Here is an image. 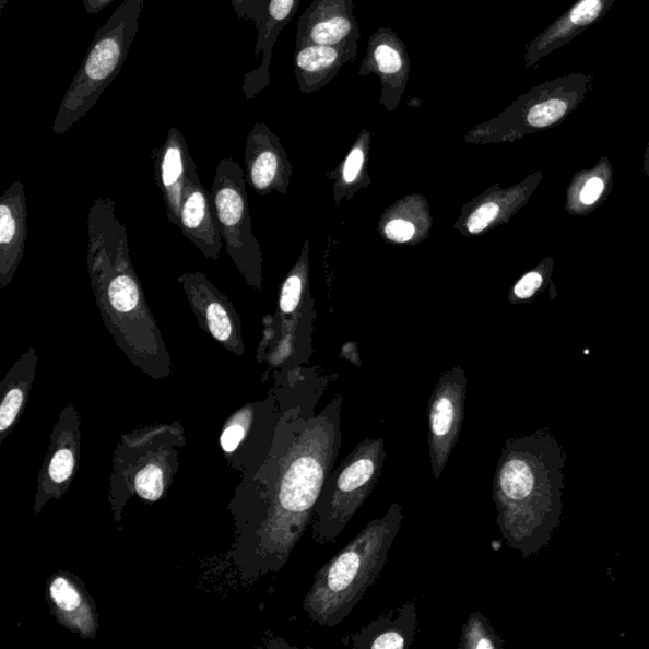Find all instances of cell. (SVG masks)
<instances>
[{"label":"cell","instance_id":"1","mask_svg":"<svg viewBox=\"0 0 649 649\" xmlns=\"http://www.w3.org/2000/svg\"><path fill=\"white\" fill-rule=\"evenodd\" d=\"M86 267L94 299L109 335L129 357L142 364L168 362L163 334L149 307L144 287L132 264L126 225L113 198L91 205Z\"/></svg>","mask_w":649,"mask_h":649},{"label":"cell","instance_id":"2","mask_svg":"<svg viewBox=\"0 0 649 649\" xmlns=\"http://www.w3.org/2000/svg\"><path fill=\"white\" fill-rule=\"evenodd\" d=\"M402 508L392 504L315 576L305 609L322 627L343 623L376 582L402 524Z\"/></svg>","mask_w":649,"mask_h":649},{"label":"cell","instance_id":"3","mask_svg":"<svg viewBox=\"0 0 649 649\" xmlns=\"http://www.w3.org/2000/svg\"><path fill=\"white\" fill-rule=\"evenodd\" d=\"M144 0H125L94 37L88 55L71 83L52 126L64 134L96 105L120 73L138 34Z\"/></svg>","mask_w":649,"mask_h":649},{"label":"cell","instance_id":"4","mask_svg":"<svg viewBox=\"0 0 649 649\" xmlns=\"http://www.w3.org/2000/svg\"><path fill=\"white\" fill-rule=\"evenodd\" d=\"M385 459V440L366 439L332 470L324 481L312 514L316 542H334L344 532L355 514L374 493L384 471Z\"/></svg>","mask_w":649,"mask_h":649},{"label":"cell","instance_id":"5","mask_svg":"<svg viewBox=\"0 0 649 649\" xmlns=\"http://www.w3.org/2000/svg\"><path fill=\"white\" fill-rule=\"evenodd\" d=\"M212 197L229 259L250 286L260 288L261 256L252 235L244 170L232 156L217 164Z\"/></svg>","mask_w":649,"mask_h":649},{"label":"cell","instance_id":"6","mask_svg":"<svg viewBox=\"0 0 649 649\" xmlns=\"http://www.w3.org/2000/svg\"><path fill=\"white\" fill-rule=\"evenodd\" d=\"M200 328L227 351L244 353L243 324L232 300L200 271H186L177 280Z\"/></svg>","mask_w":649,"mask_h":649},{"label":"cell","instance_id":"7","mask_svg":"<svg viewBox=\"0 0 649 649\" xmlns=\"http://www.w3.org/2000/svg\"><path fill=\"white\" fill-rule=\"evenodd\" d=\"M361 76L377 75L381 83V103L392 110L405 93L411 75V60L405 43L390 27H381L368 39Z\"/></svg>","mask_w":649,"mask_h":649},{"label":"cell","instance_id":"8","mask_svg":"<svg viewBox=\"0 0 649 649\" xmlns=\"http://www.w3.org/2000/svg\"><path fill=\"white\" fill-rule=\"evenodd\" d=\"M179 229L203 257L219 260L224 240L220 233L215 202L198 177L193 157L188 163Z\"/></svg>","mask_w":649,"mask_h":649},{"label":"cell","instance_id":"9","mask_svg":"<svg viewBox=\"0 0 649 649\" xmlns=\"http://www.w3.org/2000/svg\"><path fill=\"white\" fill-rule=\"evenodd\" d=\"M361 38L353 0H314L299 17L296 50L311 45L359 43Z\"/></svg>","mask_w":649,"mask_h":649},{"label":"cell","instance_id":"10","mask_svg":"<svg viewBox=\"0 0 649 649\" xmlns=\"http://www.w3.org/2000/svg\"><path fill=\"white\" fill-rule=\"evenodd\" d=\"M464 391L452 385L440 387L429 405V449L432 474L439 479L462 430Z\"/></svg>","mask_w":649,"mask_h":649},{"label":"cell","instance_id":"11","mask_svg":"<svg viewBox=\"0 0 649 649\" xmlns=\"http://www.w3.org/2000/svg\"><path fill=\"white\" fill-rule=\"evenodd\" d=\"M28 211L25 185L14 181L0 198V287L7 288L25 256Z\"/></svg>","mask_w":649,"mask_h":649},{"label":"cell","instance_id":"12","mask_svg":"<svg viewBox=\"0 0 649 649\" xmlns=\"http://www.w3.org/2000/svg\"><path fill=\"white\" fill-rule=\"evenodd\" d=\"M191 154L186 140L176 128L170 129L164 145L153 154L154 179L161 188L166 217L174 226L180 227L181 197Z\"/></svg>","mask_w":649,"mask_h":649},{"label":"cell","instance_id":"13","mask_svg":"<svg viewBox=\"0 0 649 649\" xmlns=\"http://www.w3.org/2000/svg\"><path fill=\"white\" fill-rule=\"evenodd\" d=\"M359 43L311 45L296 51L295 74L304 93L320 91L358 57Z\"/></svg>","mask_w":649,"mask_h":649},{"label":"cell","instance_id":"14","mask_svg":"<svg viewBox=\"0 0 649 649\" xmlns=\"http://www.w3.org/2000/svg\"><path fill=\"white\" fill-rule=\"evenodd\" d=\"M614 0H580L571 10L553 25L538 36L532 44L528 46L524 61L526 67L530 68L541 61L548 54L558 49L562 45L571 42V39L582 33L585 28L592 25L593 22L601 19L607 8Z\"/></svg>","mask_w":649,"mask_h":649},{"label":"cell","instance_id":"15","mask_svg":"<svg viewBox=\"0 0 649 649\" xmlns=\"http://www.w3.org/2000/svg\"><path fill=\"white\" fill-rule=\"evenodd\" d=\"M417 624L414 604H408L377 617L358 635L353 636V648L403 649L413 644Z\"/></svg>","mask_w":649,"mask_h":649},{"label":"cell","instance_id":"16","mask_svg":"<svg viewBox=\"0 0 649 649\" xmlns=\"http://www.w3.org/2000/svg\"><path fill=\"white\" fill-rule=\"evenodd\" d=\"M247 179L259 193L268 192L280 177L281 156L272 144L271 133L266 126L257 125L245 148Z\"/></svg>","mask_w":649,"mask_h":649},{"label":"cell","instance_id":"17","mask_svg":"<svg viewBox=\"0 0 649 649\" xmlns=\"http://www.w3.org/2000/svg\"><path fill=\"white\" fill-rule=\"evenodd\" d=\"M300 2L303 0H269L259 42V51L264 52V61L260 70L264 74L266 83L269 79V64H271L276 37L298 11Z\"/></svg>","mask_w":649,"mask_h":649},{"label":"cell","instance_id":"18","mask_svg":"<svg viewBox=\"0 0 649 649\" xmlns=\"http://www.w3.org/2000/svg\"><path fill=\"white\" fill-rule=\"evenodd\" d=\"M527 94L526 121L535 129L548 128L567 114V102L558 97H544V93L532 91Z\"/></svg>","mask_w":649,"mask_h":649},{"label":"cell","instance_id":"19","mask_svg":"<svg viewBox=\"0 0 649 649\" xmlns=\"http://www.w3.org/2000/svg\"><path fill=\"white\" fill-rule=\"evenodd\" d=\"M464 649H495L500 647L484 615L474 613L464 624L461 645Z\"/></svg>","mask_w":649,"mask_h":649},{"label":"cell","instance_id":"20","mask_svg":"<svg viewBox=\"0 0 649 649\" xmlns=\"http://www.w3.org/2000/svg\"><path fill=\"white\" fill-rule=\"evenodd\" d=\"M137 489L141 497L156 502L163 493V472L160 467L148 465L137 477Z\"/></svg>","mask_w":649,"mask_h":649},{"label":"cell","instance_id":"21","mask_svg":"<svg viewBox=\"0 0 649 649\" xmlns=\"http://www.w3.org/2000/svg\"><path fill=\"white\" fill-rule=\"evenodd\" d=\"M51 597L62 611L73 612L81 605V597L66 579L59 577L51 585Z\"/></svg>","mask_w":649,"mask_h":649},{"label":"cell","instance_id":"22","mask_svg":"<svg viewBox=\"0 0 649 649\" xmlns=\"http://www.w3.org/2000/svg\"><path fill=\"white\" fill-rule=\"evenodd\" d=\"M300 293H303V281H300L298 275L288 276L287 281L283 284L280 298V308L284 315H291L296 311L299 305Z\"/></svg>","mask_w":649,"mask_h":649},{"label":"cell","instance_id":"23","mask_svg":"<svg viewBox=\"0 0 649 649\" xmlns=\"http://www.w3.org/2000/svg\"><path fill=\"white\" fill-rule=\"evenodd\" d=\"M22 402L23 392L20 387H14L5 394L2 409H0V430L4 432L13 424L15 416L19 415Z\"/></svg>","mask_w":649,"mask_h":649},{"label":"cell","instance_id":"24","mask_svg":"<svg viewBox=\"0 0 649 649\" xmlns=\"http://www.w3.org/2000/svg\"><path fill=\"white\" fill-rule=\"evenodd\" d=\"M74 470V456L68 449H61L57 455L54 456L50 464V476L61 484L67 481Z\"/></svg>","mask_w":649,"mask_h":649},{"label":"cell","instance_id":"25","mask_svg":"<svg viewBox=\"0 0 649 649\" xmlns=\"http://www.w3.org/2000/svg\"><path fill=\"white\" fill-rule=\"evenodd\" d=\"M498 205L496 203H486L481 205L477 211L472 213V216L467 223L471 234H479L493 223L498 215Z\"/></svg>","mask_w":649,"mask_h":649},{"label":"cell","instance_id":"26","mask_svg":"<svg viewBox=\"0 0 649 649\" xmlns=\"http://www.w3.org/2000/svg\"><path fill=\"white\" fill-rule=\"evenodd\" d=\"M415 226L405 220H393L386 226V235L396 243H406L413 239Z\"/></svg>","mask_w":649,"mask_h":649},{"label":"cell","instance_id":"27","mask_svg":"<svg viewBox=\"0 0 649 649\" xmlns=\"http://www.w3.org/2000/svg\"><path fill=\"white\" fill-rule=\"evenodd\" d=\"M542 282L543 279L540 273H528L518 282L516 288H514V292H516V296L521 299L532 297L534 293L542 286Z\"/></svg>","mask_w":649,"mask_h":649},{"label":"cell","instance_id":"28","mask_svg":"<svg viewBox=\"0 0 649 649\" xmlns=\"http://www.w3.org/2000/svg\"><path fill=\"white\" fill-rule=\"evenodd\" d=\"M364 161V154L361 148L353 149V152L347 156L344 166V179L347 184H352L355 178L358 177V174L362 169Z\"/></svg>","mask_w":649,"mask_h":649},{"label":"cell","instance_id":"29","mask_svg":"<svg viewBox=\"0 0 649 649\" xmlns=\"http://www.w3.org/2000/svg\"><path fill=\"white\" fill-rule=\"evenodd\" d=\"M244 435L245 429L241 425L229 426L223 434V438H221V446L226 452H234L244 439Z\"/></svg>","mask_w":649,"mask_h":649},{"label":"cell","instance_id":"30","mask_svg":"<svg viewBox=\"0 0 649 649\" xmlns=\"http://www.w3.org/2000/svg\"><path fill=\"white\" fill-rule=\"evenodd\" d=\"M604 191L603 180L600 178H591L588 184L585 185L581 192V201L585 204H593L599 200V197Z\"/></svg>","mask_w":649,"mask_h":649},{"label":"cell","instance_id":"31","mask_svg":"<svg viewBox=\"0 0 649 649\" xmlns=\"http://www.w3.org/2000/svg\"><path fill=\"white\" fill-rule=\"evenodd\" d=\"M114 2L115 0H84V7L90 14H97Z\"/></svg>","mask_w":649,"mask_h":649}]
</instances>
